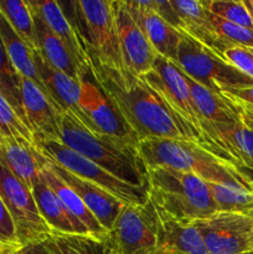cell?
I'll list each match as a JSON object with an SVG mask.
<instances>
[{"label":"cell","instance_id":"obj_31","mask_svg":"<svg viewBox=\"0 0 253 254\" xmlns=\"http://www.w3.org/2000/svg\"><path fill=\"white\" fill-rule=\"evenodd\" d=\"M0 138L36 146L31 129L20 118L9 102L0 94Z\"/></svg>","mask_w":253,"mask_h":254},{"label":"cell","instance_id":"obj_26","mask_svg":"<svg viewBox=\"0 0 253 254\" xmlns=\"http://www.w3.org/2000/svg\"><path fill=\"white\" fill-rule=\"evenodd\" d=\"M32 16H34L37 52L54 68L68 74L72 78L78 79L76 64L61 40L49 29V26L36 12L32 11Z\"/></svg>","mask_w":253,"mask_h":254},{"label":"cell","instance_id":"obj_5","mask_svg":"<svg viewBox=\"0 0 253 254\" xmlns=\"http://www.w3.org/2000/svg\"><path fill=\"white\" fill-rule=\"evenodd\" d=\"M67 19L81 36L89 57L101 64L124 69L119 47L113 0H73L62 2Z\"/></svg>","mask_w":253,"mask_h":254},{"label":"cell","instance_id":"obj_29","mask_svg":"<svg viewBox=\"0 0 253 254\" xmlns=\"http://www.w3.org/2000/svg\"><path fill=\"white\" fill-rule=\"evenodd\" d=\"M0 11L31 51H37L35 24L29 0H0Z\"/></svg>","mask_w":253,"mask_h":254},{"label":"cell","instance_id":"obj_22","mask_svg":"<svg viewBox=\"0 0 253 254\" xmlns=\"http://www.w3.org/2000/svg\"><path fill=\"white\" fill-rule=\"evenodd\" d=\"M42 175L45 180L49 184L50 188L55 191L61 202L63 203L64 208L68 212L74 227H76L77 235H89L94 237H106L107 232L102 228L98 221L96 220L91 211L87 208L83 201L79 196L74 192L73 189L67 185L56 173L49 165V160L46 159L44 166H42Z\"/></svg>","mask_w":253,"mask_h":254},{"label":"cell","instance_id":"obj_23","mask_svg":"<svg viewBox=\"0 0 253 254\" xmlns=\"http://www.w3.org/2000/svg\"><path fill=\"white\" fill-rule=\"evenodd\" d=\"M45 161L36 146L0 138V164L30 190L41 176Z\"/></svg>","mask_w":253,"mask_h":254},{"label":"cell","instance_id":"obj_43","mask_svg":"<svg viewBox=\"0 0 253 254\" xmlns=\"http://www.w3.org/2000/svg\"><path fill=\"white\" fill-rule=\"evenodd\" d=\"M251 254H253V252H252V253H251Z\"/></svg>","mask_w":253,"mask_h":254},{"label":"cell","instance_id":"obj_15","mask_svg":"<svg viewBox=\"0 0 253 254\" xmlns=\"http://www.w3.org/2000/svg\"><path fill=\"white\" fill-rule=\"evenodd\" d=\"M124 2L156 54L175 62L183 32L174 29L156 12L154 0H124Z\"/></svg>","mask_w":253,"mask_h":254},{"label":"cell","instance_id":"obj_42","mask_svg":"<svg viewBox=\"0 0 253 254\" xmlns=\"http://www.w3.org/2000/svg\"><path fill=\"white\" fill-rule=\"evenodd\" d=\"M4 248H7V247H2V246H0V253H1V251L4 250Z\"/></svg>","mask_w":253,"mask_h":254},{"label":"cell","instance_id":"obj_38","mask_svg":"<svg viewBox=\"0 0 253 254\" xmlns=\"http://www.w3.org/2000/svg\"><path fill=\"white\" fill-rule=\"evenodd\" d=\"M240 113H241V117H242L243 123H245L246 126L250 127V128L253 130V113H251V112L248 111H243V109H240Z\"/></svg>","mask_w":253,"mask_h":254},{"label":"cell","instance_id":"obj_37","mask_svg":"<svg viewBox=\"0 0 253 254\" xmlns=\"http://www.w3.org/2000/svg\"><path fill=\"white\" fill-rule=\"evenodd\" d=\"M16 254H51L46 248L44 247L41 242L40 243H30L24 247L16 250Z\"/></svg>","mask_w":253,"mask_h":254},{"label":"cell","instance_id":"obj_30","mask_svg":"<svg viewBox=\"0 0 253 254\" xmlns=\"http://www.w3.org/2000/svg\"><path fill=\"white\" fill-rule=\"evenodd\" d=\"M0 94L9 102L20 118L26 123L24 108H22L21 91H20V74L10 61L1 39H0Z\"/></svg>","mask_w":253,"mask_h":254},{"label":"cell","instance_id":"obj_36","mask_svg":"<svg viewBox=\"0 0 253 254\" xmlns=\"http://www.w3.org/2000/svg\"><path fill=\"white\" fill-rule=\"evenodd\" d=\"M222 96L230 99L232 103L237 106L248 107L253 109V86L246 87V88L240 89H231V91L223 92Z\"/></svg>","mask_w":253,"mask_h":254},{"label":"cell","instance_id":"obj_10","mask_svg":"<svg viewBox=\"0 0 253 254\" xmlns=\"http://www.w3.org/2000/svg\"><path fill=\"white\" fill-rule=\"evenodd\" d=\"M0 197L9 211L21 247L40 243L51 233L42 220L32 191L0 164Z\"/></svg>","mask_w":253,"mask_h":254},{"label":"cell","instance_id":"obj_21","mask_svg":"<svg viewBox=\"0 0 253 254\" xmlns=\"http://www.w3.org/2000/svg\"><path fill=\"white\" fill-rule=\"evenodd\" d=\"M186 81L190 87L191 98H192L193 106H195L198 119H200L201 133H202L205 145V135L210 127L220 123H233V122L242 121L240 109L230 99H227L222 94L216 93V92L196 83L188 76H186Z\"/></svg>","mask_w":253,"mask_h":254},{"label":"cell","instance_id":"obj_33","mask_svg":"<svg viewBox=\"0 0 253 254\" xmlns=\"http://www.w3.org/2000/svg\"><path fill=\"white\" fill-rule=\"evenodd\" d=\"M211 21H212L213 27H215L220 39L227 45L228 49L232 46L253 47L252 30L238 26V25L220 19L212 14H211Z\"/></svg>","mask_w":253,"mask_h":254},{"label":"cell","instance_id":"obj_41","mask_svg":"<svg viewBox=\"0 0 253 254\" xmlns=\"http://www.w3.org/2000/svg\"><path fill=\"white\" fill-rule=\"evenodd\" d=\"M0 254H16V250H14V248H4Z\"/></svg>","mask_w":253,"mask_h":254},{"label":"cell","instance_id":"obj_11","mask_svg":"<svg viewBox=\"0 0 253 254\" xmlns=\"http://www.w3.org/2000/svg\"><path fill=\"white\" fill-rule=\"evenodd\" d=\"M140 77L163 98L169 108L184 123L188 124L193 131L200 135L203 143L200 119L191 98L190 87L186 81L185 73L173 61L160 55H156L153 68Z\"/></svg>","mask_w":253,"mask_h":254},{"label":"cell","instance_id":"obj_27","mask_svg":"<svg viewBox=\"0 0 253 254\" xmlns=\"http://www.w3.org/2000/svg\"><path fill=\"white\" fill-rule=\"evenodd\" d=\"M31 191L40 215L45 223L49 226L51 232L77 233L76 227L64 208L63 203L46 183L42 173Z\"/></svg>","mask_w":253,"mask_h":254},{"label":"cell","instance_id":"obj_14","mask_svg":"<svg viewBox=\"0 0 253 254\" xmlns=\"http://www.w3.org/2000/svg\"><path fill=\"white\" fill-rule=\"evenodd\" d=\"M22 108L29 128L36 140L61 141V114L42 89L20 76Z\"/></svg>","mask_w":253,"mask_h":254},{"label":"cell","instance_id":"obj_40","mask_svg":"<svg viewBox=\"0 0 253 254\" xmlns=\"http://www.w3.org/2000/svg\"><path fill=\"white\" fill-rule=\"evenodd\" d=\"M241 170H242L243 173H245L246 175H247V178L250 179V180L252 181V184H253V171H251V170H247V169H241Z\"/></svg>","mask_w":253,"mask_h":254},{"label":"cell","instance_id":"obj_8","mask_svg":"<svg viewBox=\"0 0 253 254\" xmlns=\"http://www.w3.org/2000/svg\"><path fill=\"white\" fill-rule=\"evenodd\" d=\"M158 217L150 201L145 205H124L107 233L118 254H159Z\"/></svg>","mask_w":253,"mask_h":254},{"label":"cell","instance_id":"obj_9","mask_svg":"<svg viewBox=\"0 0 253 254\" xmlns=\"http://www.w3.org/2000/svg\"><path fill=\"white\" fill-rule=\"evenodd\" d=\"M78 79L81 83L79 109L82 113L79 122L94 133L113 136L138 145L136 136L96 81L91 67L81 72Z\"/></svg>","mask_w":253,"mask_h":254},{"label":"cell","instance_id":"obj_25","mask_svg":"<svg viewBox=\"0 0 253 254\" xmlns=\"http://www.w3.org/2000/svg\"><path fill=\"white\" fill-rule=\"evenodd\" d=\"M0 39H1L5 50H6V54L9 56L10 61L12 62L15 69L19 72L20 76L25 77V78L36 83L42 89V92L50 98L49 93H47L46 88L42 84L41 78H40L39 73H37L36 66H35V51H31L27 47V45L20 39L19 35L14 31V29L9 24L6 17L1 14V11H0ZM50 101H51V98H50Z\"/></svg>","mask_w":253,"mask_h":254},{"label":"cell","instance_id":"obj_24","mask_svg":"<svg viewBox=\"0 0 253 254\" xmlns=\"http://www.w3.org/2000/svg\"><path fill=\"white\" fill-rule=\"evenodd\" d=\"M207 186L216 212L253 216V184L248 178L243 180L207 183Z\"/></svg>","mask_w":253,"mask_h":254},{"label":"cell","instance_id":"obj_34","mask_svg":"<svg viewBox=\"0 0 253 254\" xmlns=\"http://www.w3.org/2000/svg\"><path fill=\"white\" fill-rule=\"evenodd\" d=\"M222 59L253 79V47L232 46L223 52Z\"/></svg>","mask_w":253,"mask_h":254},{"label":"cell","instance_id":"obj_16","mask_svg":"<svg viewBox=\"0 0 253 254\" xmlns=\"http://www.w3.org/2000/svg\"><path fill=\"white\" fill-rule=\"evenodd\" d=\"M49 165L67 185L73 189L74 192L83 201L84 205L91 211L92 215L96 217L102 228L108 233L113 227L122 208L124 207V203L117 200L114 196L104 191L103 189L98 188L97 185L84 180V179L78 178L62 166L52 163L51 160H49Z\"/></svg>","mask_w":253,"mask_h":254},{"label":"cell","instance_id":"obj_35","mask_svg":"<svg viewBox=\"0 0 253 254\" xmlns=\"http://www.w3.org/2000/svg\"><path fill=\"white\" fill-rule=\"evenodd\" d=\"M0 246L14 248V250L21 248L19 240H17L14 221H12L9 211L5 207L1 197H0Z\"/></svg>","mask_w":253,"mask_h":254},{"label":"cell","instance_id":"obj_4","mask_svg":"<svg viewBox=\"0 0 253 254\" xmlns=\"http://www.w3.org/2000/svg\"><path fill=\"white\" fill-rule=\"evenodd\" d=\"M149 201L173 217L198 221L216 213L207 183L197 175L174 169H148Z\"/></svg>","mask_w":253,"mask_h":254},{"label":"cell","instance_id":"obj_17","mask_svg":"<svg viewBox=\"0 0 253 254\" xmlns=\"http://www.w3.org/2000/svg\"><path fill=\"white\" fill-rule=\"evenodd\" d=\"M32 11L36 12L49 29L59 37L73 60L78 74L91 67L88 51L81 36L71 24L57 1L52 0H29Z\"/></svg>","mask_w":253,"mask_h":254},{"label":"cell","instance_id":"obj_19","mask_svg":"<svg viewBox=\"0 0 253 254\" xmlns=\"http://www.w3.org/2000/svg\"><path fill=\"white\" fill-rule=\"evenodd\" d=\"M170 2L180 20V32L222 57L228 47L216 32L206 2L198 0H170Z\"/></svg>","mask_w":253,"mask_h":254},{"label":"cell","instance_id":"obj_12","mask_svg":"<svg viewBox=\"0 0 253 254\" xmlns=\"http://www.w3.org/2000/svg\"><path fill=\"white\" fill-rule=\"evenodd\" d=\"M208 254H251L253 252V216L216 212L195 221Z\"/></svg>","mask_w":253,"mask_h":254},{"label":"cell","instance_id":"obj_39","mask_svg":"<svg viewBox=\"0 0 253 254\" xmlns=\"http://www.w3.org/2000/svg\"><path fill=\"white\" fill-rule=\"evenodd\" d=\"M243 2H245V5L247 6L248 11H250L251 16H252L253 19V0H243Z\"/></svg>","mask_w":253,"mask_h":254},{"label":"cell","instance_id":"obj_20","mask_svg":"<svg viewBox=\"0 0 253 254\" xmlns=\"http://www.w3.org/2000/svg\"><path fill=\"white\" fill-rule=\"evenodd\" d=\"M34 61L37 73L41 78L42 84L46 88L50 98L59 111L69 112L78 121H81L82 113L79 109V97H81V83L79 79L72 78L68 74L54 68L47 64L37 51L34 52Z\"/></svg>","mask_w":253,"mask_h":254},{"label":"cell","instance_id":"obj_2","mask_svg":"<svg viewBox=\"0 0 253 254\" xmlns=\"http://www.w3.org/2000/svg\"><path fill=\"white\" fill-rule=\"evenodd\" d=\"M61 143L129 185L148 186V169L136 145L89 130L69 112L61 114Z\"/></svg>","mask_w":253,"mask_h":254},{"label":"cell","instance_id":"obj_13","mask_svg":"<svg viewBox=\"0 0 253 254\" xmlns=\"http://www.w3.org/2000/svg\"><path fill=\"white\" fill-rule=\"evenodd\" d=\"M113 10L124 69L143 76L153 68L158 54L133 20L124 0H113Z\"/></svg>","mask_w":253,"mask_h":254},{"label":"cell","instance_id":"obj_32","mask_svg":"<svg viewBox=\"0 0 253 254\" xmlns=\"http://www.w3.org/2000/svg\"><path fill=\"white\" fill-rule=\"evenodd\" d=\"M205 2L208 11L215 15V16L253 31V19L243 1H237V0H208V1Z\"/></svg>","mask_w":253,"mask_h":254},{"label":"cell","instance_id":"obj_7","mask_svg":"<svg viewBox=\"0 0 253 254\" xmlns=\"http://www.w3.org/2000/svg\"><path fill=\"white\" fill-rule=\"evenodd\" d=\"M36 148L46 159L62 166L78 178L103 189L124 205H145L149 201L148 190L135 188L109 174L101 166L79 155L61 141L36 140Z\"/></svg>","mask_w":253,"mask_h":254},{"label":"cell","instance_id":"obj_6","mask_svg":"<svg viewBox=\"0 0 253 254\" xmlns=\"http://www.w3.org/2000/svg\"><path fill=\"white\" fill-rule=\"evenodd\" d=\"M174 64L189 78L216 93L253 86L252 78L186 34H183Z\"/></svg>","mask_w":253,"mask_h":254},{"label":"cell","instance_id":"obj_18","mask_svg":"<svg viewBox=\"0 0 253 254\" xmlns=\"http://www.w3.org/2000/svg\"><path fill=\"white\" fill-rule=\"evenodd\" d=\"M155 211L159 254H208L195 221L173 217L158 207Z\"/></svg>","mask_w":253,"mask_h":254},{"label":"cell","instance_id":"obj_28","mask_svg":"<svg viewBox=\"0 0 253 254\" xmlns=\"http://www.w3.org/2000/svg\"><path fill=\"white\" fill-rule=\"evenodd\" d=\"M42 245L51 254H118L106 237L51 232Z\"/></svg>","mask_w":253,"mask_h":254},{"label":"cell","instance_id":"obj_1","mask_svg":"<svg viewBox=\"0 0 253 254\" xmlns=\"http://www.w3.org/2000/svg\"><path fill=\"white\" fill-rule=\"evenodd\" d=\"M89 59L94 78L113 102L138 143L145 139L175 138L195 140L203 145L200 135L184 123L140 76L126 69L103 66L92 57Z\"/></svg>","mask_w":253,"mask_h":254},{"label":"cell","instance_id":"obj_3","mask_svg":"<svg viewBox=\"0 0 253 254\" xmlns=\"http://www.w3.org/2000/svg\"><path fill=\"white\" fill-rule=\"evenodd\" d=\"M146 169L163 168L197 175L206 183L243 180L247 176L233 164L223 160L198 141L189 139L154 138L136 145Z\"/></svg>","mask_w":253,"mask_h":254}]
</instances>
